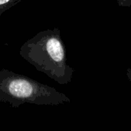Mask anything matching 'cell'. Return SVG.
Returning a JSON list of instances; mask_svg holds the SVG:
<instances>
[{
  "instance_id": "cell-2",
  "label": "cell",
  "mask_w": 131,
  "mask_h": 131,
  "mask_svg": "<svg viewBox=\"0 0 131 131\" xmlns=\"http://www.w3.org/2000/svg\"><path fill=\"white\" fill-rule=\"evenodd\" d=\"M70 102L68 96L54 87L8 69H0V103L18 108L25 103L56 106Z\"/></svg>"
},
{
  "instance_id": "cell-4",
  "label": "cell",
  "mask_w": 131,
  "mask_h": 131,
  "mask_svg": "<svg viewBox=\"0 0 131 131\" xmlns=\"http://www.w3.org/2000/svg\"><path fill=\"white\" fill-rule=\"evenodd\" d=\"M120 7H130L131 0H115Z\"/></svg>"
},
{
  "instance_id": "cell-5",
  "label": "cell",
  "mask_w": 131,
  "mask_h": 131,
  "mask_svg": "<svg viewBox=\"0 0 131 131\" xmlns=\"http://www.w3.org/2000/svg\"><path fill=\"white\" fill-rule=\"evenodd\" d=\"M127 78H128L131 84V68H130V67H128L127 69Z\"/></svg>"
},
{
  "instance_id": "cell-6",
  "label": "cell",
  "mask_w": 131,
  "mask_h": 131,
  "mask_svg": "<svg viewBox=\"0 0 131 131\" xmlns=\"http://www.w3.org/2000/svg\"><path fill=\"white\" fill-rule=\"evenodd\" d=\"M2 15V13H1V12H0V15Z\"/></svg>"
},
{
  "instance_id": "cell-3",
  "label": "cell",
  "mask_w": 131,
  "mask_h": 131,
  "mask_svg": "<svg viewBox=\"0 0 131 131\" xmlns=\"http://www.w3.org/2000/svg\"><path fill=\"white\" fill-rule=\"evenodd\" d=\"M21 0H0V12L3 14L7 10L16 5Z\"/></svg>"
},
{
  "instance_id": "cell-1",
  "label": "cell",
  "mask_w": 131,
  "mask_h": 131,
  "mask_svg": "<svg viewBox=\"0 0 131 131\" xmlns=\"http://www.w3.org/2000/svg\"><path fill=\"white\" fill-rule=\"evenodd\" d=\"M19 55L58 84L69 83L74 69L68 65L67 53L58 28L38 32L21 46Z\"/></svg>"
}]
</instances>
